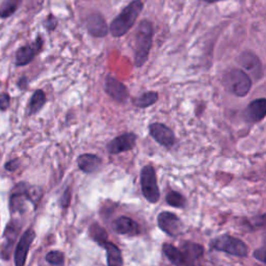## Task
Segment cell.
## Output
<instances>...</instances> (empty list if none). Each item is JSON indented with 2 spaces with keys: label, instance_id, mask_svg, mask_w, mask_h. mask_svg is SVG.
<instances>
[{
  "label": "cell",
  "instance_id": "obj_33",
  "mask_svg": "<svg viewBox=\"0 0 266 266\" xmlns=\"http://www.w3.org/2000/svg\"><path fill=\"white\" fill-rule=\"evenodd\" d=\"M28 84H29L28 78H26V77H22V78L19 79L18 87H19L20 89H26V87H28Z\"/></svg>",
  "mask_w": 266,
  "mask_h": 266
},
{
  "label": "cell",
  "instance_id": "obj_2",
  "mask_svg": "<svg viewBox=\"0 0 266 266\" xmlns=\"http://www.w3.org/2000/svg\"><path fill=\"white\" fill-rule=\"evenodd\" d=\"M144 9L142 0H132V2L112 21L110 25V33L114 38H121L125 36L136 24Z\"/></svg>",
  "mask_w": 266,
  "mask_h": 266
},
{
  "label": "cell",
  "instance_id": "obj_14",
  "mask_svg": "<svg viewBox=\"0 0 266 266\" xmlns=\"http://www.w3.org/2000/svg\"><path fill=\"white\" fill-rule=\"evenodd\" d=\"M137 141H138V136L136 133L133 132L124 133V135L116 137L114 140H112L108 144V146H106V149H108V152L110 154L118 155L124 152L131 151L136 147Z\"/></svg>",
  "mask_w": 266,
  "mask_h": 266
},
{
  "label": "cell",
  "instance_id": "obj_4",
  "mask_svg": "<svg viewBox=\"0 0 266 266\" xmlns=\"http://www.w3.org/2000/svg\"><path fill=\"white\" fill-rule=\"evenodd\" d=\"M223 86L226 91L236 97H246L253 86L252 79L242 69L228 71L223 77Z\"/></svg>",
  "mask_w": 266,
  "mask_h": 266
},
{
  "label": "cell",
  "instance_id": "obj_26",
  "mask_svg": "<svg viewBox=\"0 0 266 266\" xmlns=\"http://www.w3.org/2000/svg\"><path fill=\"white\" fill-rule=\"evenodd\" d=\"M166 201L167 203L172 206V207H175V208H184L186 206V200L185 198L179 194L178 192H170L166 198Z\"/></svg>",
  "mask_w": 266,
  "mask_h": 266
},
{
  "label": "cell",
  "instance_id": "obj_6",
  "mask_svg": "<svg viewBox=\"0 0 266 266\" xmlns=\"http://www.w3.org/2000/svg\"><path fill=\"white\" fill-rule=\"evenodd\" d=\"M141 188L144 197L149 203L155 204L161 199L156 172L151 165L145 166L141 171Z\"/></svg>",
  "mask_w": 266,
  "mask_h": 266
},
{
  "label": "cell",
  "instance_id": "obj_30",
  "mask_svg": "<svg viewBox=\"0 0 266 266\" xmlns=\"http://www.w3.org/2000/svg\"><path fill=\"white\" fill-rule=\"evenodd\" d=\"M71 203V191L70 188H67L63 194V196L61 197L60 200V204L63 208H68L70 206Z\"/></svg>",
  "mask_w": 266,
  "mask_h": 266
},
{
  "label": "cell",
  "instance_id": "obj_29",
  "mask_svg": "<svg viewBox=\"0 0 266 266\" xmlns=\"http://www.w3.org/2000/svg\"><path fill=\"white\" fill-rule=\"evenodd\" d=\"M10 103H11V97L8 93L0 94V111L6 112L10 108Z\"/></svg>",
  "mask_w": 266,
  "mask_h": 266
},
{
  "label": "cell",
  "instance_id": "obj_20",
  "mask_svg": "<svg viewBox=\"0 0 266 266\" xmlns=\"http://www.w3.org/2000/svg\"><path fill=\"white\" fill-rule=\"evenodd\" d=\"M106 251V258H108V266H124V260L122 252L118 246L111 242H106L102 246Z\"/></svg>",
  "mask_w": 266,
  "mask_h": 266
},
{
  "label": "cell",
  "instance_id": "obj_13",
  "mask_svg": "<svg viewBox=\"0 0 266 266\" xmlns=\"http://www.w3.org/2000/svg\"><path fill=\"white\" fill-rule=\"evenodd\" d=\"M35 238H36V232L33 228H29L22 234L15 250V255H14L15 266H25L26 259H28L30 249L35 241Z\"/></svg>",
  "mask_w": 266,
  "mask_h": 266
},
{
  "label": "cell",
  "instance_id": "obj_10",
  "mask_svg": "<svg viewBox=\"0 0 266 266\" xmlns=\"http://www.w3.org/2000/svg\"><path fill=\"white\" fill-rule=\"evenodd\" d=\"M22 225L18 220H12L6 228L4 239L5 242L0 245V257L4 260H10L12 256V250L15 246V243L18 238V235L21 231Z\"/></svg>",
  "mask_w": 266,
  "mask_h": 266
},
{
  "label": "cell",
  "instance_id": "obj_11",
  "mask_svg": "<svg viewBox=\"0 0 266 266\" xmlns=\"http://www.w3.org/2000/svg\"><path fill=\"white\" fill-rule=\"evenodd\" d=\"M157 225L159 229L172 237L180 235L184 228L182 221L170 211H164L158 215Z\"/></svg>",
  "mask_w": 266,
  "mask_h": 266
},
{
  "label": "cell",
  "instance_id": "obj_8",
  "mask_svg": "<svg viewBox=\"0 0 266 266\" xmlns=\"http://www.w3.org/2000/svg\"><path fill=\"white\" fill-rule=\"evenodd\" d=\"M180 252L183 257V266H202L204 247L194 242L186 241L180 244Z\"/></svg>",
  "mask_w": 266,
  "mask_h": 266
},
{
  "label": "cell",
  "instance_id": "obj_12",
  "mask_svg": "<svg viewBox=\"0 0 266 266\" xmlns=\"http://www.w3.org/2000/svg\"><path fill=\"white\" fill-rule=\"evenodd\" d=\"M44 46V40L42 37H38L32 44L20 47L16 52V65L23 67L32 63L35 58L41 52Z\"/></svg>",
  "mask_w": 266,
  "mask_h": 266
},
{
  "label": "cell",
  "instance_id": "obj_5",
  "mask_svg": "<svg viewBox=\"0 0 266 266\" xmlns=\"http://www.w3.org/2000/svg\"><path fill=\"white\" fill-rule=\"evenodd\" d=\"M210 248L215 251L223 252L238 258H246L249 254L248 246L242 239L228 234H223L212 239Z\"/></svg>",
  "mask_w": 266,
  "mask_h": 266
},
{
  "label": "cell",
  "instance_id": "obj_16",
  "mask_svg": "<svg viewBox=\"0 0 266 266\" xmlns=\"http://www.w3.org/2000/svg\"><path fill=\"white\" fill-rule=\"evenodd\" d=\"M85 24L88 33L94 38H104L109 35V25L100 13L90 14L86 18Z\"/></svg>",
  "mask_w": 266,
  "mask_h": 266
},
{
  "label": "cell",
  "instance_id": "obj_21",
  "mask_svg": "<svg viewBox=\"0 0 266 266\" xmlns=\"http://www.w3.org/2000/svg\"><path fill=\"white\" fill-rule=\"evenodd\" d=\"M47 98H46V94L43 90H37L33 96L32 99L30 101V105H29V115L33 116V115H37L46 104Z\"/></svg>",
  "mask_w": 266,
  "mask_h": 266
},
{
  "label": "cell",
  "instance_id": "obj_9",
  "mask_svg": "<svg viewBox=\"0 0 266 266\" xmlns=\"http://www.w3.org/2000/svg\"><path fill=\"white\" fill-rule=\"evenodd\" d=\"M149 133L152 139L161 146L172 149L176 144L175 132L163 123H152L149 125Z\"/></svg>",
  "mask_w": 266,
  "mask_h": 266
},
{
  "label": "cell",
  "instance_id": "obj_3",
  "mask_svg": "<svg viewBox=\"0 0 266 266\" xmlns=\"http://www.w3.org/2000/svg\"><path fill=\"white\" fill-rule=\"evenodd\" d=\"M154 28L150 20L144 19L140 22L136 31L135 41V65L141 68L146 65L149 60L150 50L153 44Z\"/></svg>",
  "mask_w": 266,
  "mask_h": 266
},
{
  "label": "cell",
  "instance_id": "obj_15",
  "mask_svg": "<svg viewBox=\"0 0 266 266\" xmlns=\"http://www.w3.org/2000/svg\"><path fill=\"white\" fill-rule=\"evenodd\" d=\"M104 92L118 103H126L130 97L127 87L115 77H106Z\"/></svg>",
  "mask_w": 266,
  "mask_h": 266
},
{
  "label": "cell",
  "instance_id": "obj_34",
  "mask_svg": "<svg viewBox=\"0 0 266 266\" xmlns=\"http://www.w3.org/2000/svg\"><path fill=\"white\" fill-rule=\"evenodd\" d=\"M202 2L206 3V4H216V3H220V2H224V0H202Z\"/></svg>",
  "mask_w": 266,
  "mask_h": 266
},
{
  "label": "cell",
  "instance_id": "obj_18",
  "mask_svg": "<svg viewBox=\"0 0 266 266\" xmlns=\"http://www.w3.org/2000/svg\"><path fill=\"white\" fill-rule=\"evenodd\" d=\"M112 229L114 232L120 235L136 236L141 233L140 225L128 217H120L112 223Z\"/></svg>",
  "mask_w": 266,
  "mask_h": 266
},
{
  "label": "cell",
  "instance_id": "obj_31",
  "mask_svg": "<svg viewBox=\"0 0 266 266\" xmlns=\"http://www.w3.org/2000/svg\"><path fill=\"white\" fill-rule=\"evenodd\" d=\"M19 167H20L19 159H13V161H10V162L7 163L6 166H5L6 170L9 171V172H15Z\"/></svg>",
  "mask_w": 266,
  "mask_h": 266
},
{
  "label": "cell",
  "instance_id": "obj_22",
  "mask_svg": "<svg viewBox=\"0 0 266 266\" xmlns=\"http://www.w3.org/2000/svg\"><path fill=\"white\" fill-rule=\"evenodd\" d=\"M158 99H159L158 93L150 91V92L143 93L139 97L133 99L132 103H133V105L137 106L138 109L144 110V109H148V108H150V106L154 105L158 101Z\"/></svg>",
  "mask_w": 266,
  "mask_h": 266
},
{
  "label": "cell",
  "instance_id": "obj_28",
  "mask_svg": "<svg viewBox=\"0 0 266 266\" xmlns=\"http://www.w3.org/2000/svg\"><path fill=\"white\" fill-rule=\"evenodd\" d=\"M58 24H59V22H58V19L53 16L52 14H50V15H48V17L45 19V21H44V26L46 28V30L48 31V32H53L55 31L57 28H58Z\"/></svg>",
  "mask_w": 266,
  "mask_h": 266
},
{
  "label": "cell",
  "instance_id": "obj_25",
  "mask_svg": "<svg viewBox=\"0 0 266 266\" xmlns=\"http://www.w3.org/2000/svg\"><path fill=\"white\" fill-rule=\"evenodd\" d=\"M22 0H4L0 6V18L6 19L15 14L19 9Z\"/></svg>",
  "mask_w": 266,
  "mask_h": 266
},
{
  "label": "cell",
  "instance_id": "obj_1",
  "mask_svg": "<svg viewBox=\"0 0 266 266\" xmlns=\"http://www.w3.org/2000/svg\"><path fill=\"white\" fill-rule=\"evenodd\" d=\"M42 198V190L38 186L31 185L26 182L16 184L10 196V209L12 215H23L32 205L35 209Z\"/></svg>",
  "mask_w": 266,
  "mask_h": 266
},
{
  "label": "cell",
  "instance_id": "obj_27",
  "mask_svg": "<svg viewBox=\"0 0 266 266\" xmlns=\"http://www.w3.org/2000/svg\"><path fill=\"white\" fill-rule=\"evenodd\" d=\"M45 259L50 265H55V266H63L65 263V255L61 251L49 252L46 255Z\"/></svg>",
  "mask_w": 266,
  "mask_h": 266
},
{
  "label": "cell",
  "instance_id": "obj_23",
  "mask_svg": "<svg viewBox=\"0 0 266 266\" xmlns=\"http://www.w3.org/2000/svg\"><path fill=\"white\" fill-rule=\"evenodd\" d=\"M163 251L166 257L174 266H183V257L179 249L170 244H164Z\"/></svg>",
  "mask_w": 266,
  "mask_h": 266
},
{
  "label": "cell",
  "instance_id": "obj_24",
  "mask_svg": "<svg viewBox=\"0 0 266 266\" xmlns=\"http://www.w3.org/2000/svg\"><path fill=\"white\" fill-rule=\"evenodd\" d=\"M89 235L99 246H102L104 243L109 242L108 232L98 224H93L89 227Z\"/></svg>",
  "mask_w": 266,
  "mask_h": 266
},
{
  "label": "cell",
  "instance_id": "obj_32",
  "mask_svg": "<svg viewBox=\"0 0 266 266\" xmlns=\"http://www.w3.org/2000/svg\"><path fill=\"white\" fill-rule=\"evenodd\" d=\"M254 258H256L261 263H265V250H264V248L256 250L254 252Z\"/></svg>",
  "mask_w": 266,
  "mask_h": 266
},
{
  "label": "cell",
  "instance_id": "obj_17",
  "mask_svg": "<svg viewBox=\"0 0 266 266\" xmlns=\"http://www.w3.org/2000/svg\"><path fill=\"white\" fill-rule=\"evenodd\" d=\"M266 116V99L260 98L252 101L244 112V119L248 123H258Z\"/></svg>",
  "mask_w": 266,
  "mask_h": 266
},
{
  "label": "cell",
  "instance_id": "obj_19",
  "mask_svg": "<svg viewBox=\"0 0 266 266\" xmlns=\"http://www.w3.org/2000/svg\"><path fill=\"white\" fill-rule=\"evenodd\" d=\"M102 165V159L91 153H86L79 155L77 158V166L82 172L86 174L96 173Z\"/></svg>",
  "mask_w": 266,
  "mask_h": 266
},
{
  "label": "cell",
  "instance_id": "obj_7",
  "mask_svg": "<svg viewBox=\"0 0 266 266\" xmlns=\"http://www.w3.org/2000/svg\"><path fill=\"white\" fill-rule=\"evenodd\" d=\"M237 64L242 67V70H245V72L252 79V82L260 81L264 75L262 63L258 56L253 51L248 50L242 52L237 58Z\"/></svg>",
  "mask_w": 266,
  "mask_h": 266
}]
</instances>
